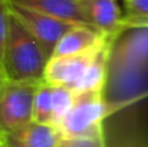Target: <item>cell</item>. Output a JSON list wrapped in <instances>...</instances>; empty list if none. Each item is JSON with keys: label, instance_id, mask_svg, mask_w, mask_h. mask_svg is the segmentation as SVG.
I'll return each instance as SVG.
<instances>
[{"label": "cell", "instance_id": "obj_21", "mask_svg": "<svg viewBox=\"0 0 148 147\" xmlns=\"http://www.w3.org/2000/svg\"><path fill=\"white\" fill-rule=\"evenodd\" d=\"M141 147H148V146H141Z\"/></svg>", "mask_w": 148, "mask_h": 147}, {"label": "cell", "instance_id": "obj_8", "mask_svg": "<svg viewBox=\"0 0 148 147\" xmlns=\"http://www.w3.org/2000/svg\"><path fill=\"white\" fill-rule=\"evenodd\" d=\"M111 38L85 26H73L58 42L53 56H75L92 52L105 45Z\"/></svg>", "mask_w": 148, "mask_h": 147}, {"label": "cell", "instance_id": "obj_19", "mask_svg": "<svg viewBox=\"0 0 148 147\" xmlns=\"http://www.w3.org/2000/svg\"><path fill=\"white\" fill-rule=\"evenodd\" d=\"M0 147H9V146H7V143H3V144H0Z\"/></svg>", "mask_w": 148, "mask_h": 147}, {"label": "cell", "instance_id": "obj_10", "mask_svg": "<svg viewBox=\"0 0 148 147\" xmlns=\"http://www.w3.org/2000/svg\"><path fill=\"white\" fill-rule=\"evenodd\" d=\"M111 42H106L98 50L95 58L92 59L89 68L86 69L85 75L79 81V84L75 88V94L81 92H89V91H103L105 82H106V66H108V58H109V49Z\"/></svg>", "mask_w": 148, "mask_h": 147}, {"label": "cell", "instance_id": "obj_17", "mask_svg": "<svg viewBox=\"0 0 148 147\" xmlns=\"http://www.w3.org/2000/svg\"><path fill=\"white\" fill-rule=\"evenodd\" d=\"M118 147V146H116ZM119 147H141V144H138V143H135L134 140H128L127 143H124V144H121Z\"/></svg>", "mask_w": 148, "mask_h": 147}, {"label": "cell", "instance_id": "obj_9", "mask_svg": "<svg viewBox=\"0 0 148 147\" xmlns=\"http://www.w3.org/2000/svg\"><path fill=\"white\" fill-rule=\"evenodd\" d=\"M62 134L55 126L32 123L19 133L6 136L9 147H59Z\"/></svg>", "mask_w": 148, "mask_h": 147}, {"label": "cell", "instance_id": "obj_3", "mask_svg": "<svg viewBox=\"0 0 148 147\" xmlns=\"http://www.w3.org/2000/svg\"><path fill=\"white\" fill-rule=\"evenodd\" d=\"M40 84L6 82L0 91V128L6 136L19 133L33 123V101Z\"/></svg>", "mask_w": 148, "mask_h": 147}, {"label": "cell", "instance_id": "obj_4", "mask_svg": "<svg viewBox=\"0 0 148 147\" xmlns=\"http://www.w3.org/2000/svg\"><path fill=\"white\" fill-rule=\"evenodd\" d=\"M7 3H9V9L12 14L17 17L26 26V29L42 43L49 59L53 56L55 48L58 42L63 38V35L68 30H71L73 26H78V25L59 20L46 13H42L39 10H35L17 3H12V1H7Z\"/></svg>", "mask_w": 148, "mask_h": 147}, {"label": "cell", "instance_id": "obj_16", "mask_svg": "<svg viewBox=\"0 0 148 147\" xmlns=\"http://www.w3.org/2000/svg\"><path fill=\"white\" fill-rule=\"evenodd\" d=\"M9 81V78H7V74H6V71H4V66H3V62L0 61V91L3 90V87L6 85V82Z\"/></svg>", "mask_w": 148, "mask_h": 147}, {"label": "cell", "instance_id": "obj_13", "mask_svg": "<svg viewBox=\"0 0 148 147\" xmlns=\"http://www.w3.org/2000/svg\"><path fill=\"white\" fill-rule=\"evenodd\" d=\"M128 14L124 17V29L148 28V0H125Z\"/></svg>", "mask_w": 148, "mask_h": 147}, {"label": "cell", "instance_id": "obj_20", "mask_svg": "<svg viewBox=\"0 0 148 147\" xmlns=\"http://www.w3.org/2000/svg\"><path fill=\"white\" fill-rule=\"evenodd\" d=\"M59 147H63V146H62V143H60V144H59Z\"/></svg>", "mask_w": 148, "mask_h": 147}, {"label": "cell", "instance_id": "obj_7", "mask_svg": "<svg viewBox=\"0 0 148 147\" xmlns=\"http://www.w3.org/2000/svg\"><path fill=\"white\" fill-rule=\"evenodd\" d=\"M7 1L17 3V4L39 10V12L46 13L52 17H56L59 20H63V22H68L72 25L85 26V28H91L94 30H98L89 22L79 0H7Z\"/></svg>", "mask_w": 148, "mask_h": 147}, {"label": "cell", "instance_id": "obj_18", "mask_svg": "<svg viewBox=\"0 0 148 147\" xmlns=\"http://www.w3.org/2000/svg\"><path fill=\"white\" fill-rule=\"evenodd\" d=\"M3 143H6V134H4L3 130L0 128V144H3Z\"/></svg>", "mask_w": 148, "mask_h": 147}, {"label": "cell", "instance_id": "obj_12", "mask_svg": "<svg viewBox=\"0 0 148 147\" xmlns=\"http://www.w3.org/2000/svg\"><path fill=\"white\" fill-rule=\"evenodd\" d=\"M53 87V126L59 128L68 112L71 111L76 94L66 87Z\"/></svg>", "mask_w": 148, "mask_h": 147}, {"label": "cell", "instance_id": "obj_6", "mask_svg": "<svg viewBox=\"0 0 148 147\" xmlns=\"http://www.w3.org/2000/svg\"><path fill=\"white\" fill-rule=\"evenodd\" d=\"M94 28L114 39L124 29V17L116 0H79Z\"/></svg>", "mask_w": 148, "mask_h": 147}, {"label": "cell", "instance_id": "obj_15", "mask_svg": "<svg viewBox=\"0 0 148 147\" xmlns=\"http://www.w3.org/2000/svg\"><path fill=\"white\" fill-rule=\"evenodd\" d=\"M63 147H105L103 133L88 136V137H78V139H62Z\"/></svg>", "mask_w": 148, "mask_h": 147}, {"label": "cell", "instance_id": "obj_11", "mask_svg": "<svg viewBox=\"0 0 148 147\" xmlns=\"http://www.w3.org/2000/svg\"><path fill=\"white\" fill-rule=\"evenodd\" d=\"M33 123L53 126V87L42 82L35 94Z\"/></svg>", "mask_w": 148, "mask_h": 147}, {"label": "cell", "instance_id": "obj_1", "mask_svg": "<svg viewBox=\"0 0 148 147\" xmlns=\"http://www.w3.org/2000/svg\"><path fill=\"white\" fill-rule=\"evenodd\" d=\"M1 62L9 81L45 82L49 56L42 43L13 14Z\"/></svg>", "mask_w": 148, "mask_h": 147}, {"label": "cell", "instance_id": "obj_2", "mask_svg": "<svg viewBox=\"0 0 148 147\" xmlns=\"http://www.w3.org/2000/svg\"><path fill=\"white\" fill-rule=\"evenodd\" d=\"M109 114V105L103 91H89L76 94L75 102L59 126L62 139H78L103 133L102 123Z\"/></svg>", "mask_w": 148, "mask_h": 147}, {"label": "cell", "instance_id": "obj_14", "mask_svg": "<svg viewBox=\"0 0 148 147\" xmlns=\"http://www.w3.org/2000/svg\"><path fill=\"white\" fill-rule=\"evenodd\" d=\"M10 9L7 0H0V61L3 59L4 48L7 43L9 32H10Z\"/></svg>", "mask_w": 148, "mask_h": 147}, {"label": "cell", "instance_id": "obj_5", "mask_svg": "<svg viewBox=\"0 0 148 147\" xmlns=\"http://www.w3.org/2000/svg\"><path fill=\"white\" fill-rule=\"evenodd\" d=\"M109 41H112V39H109ZM101 48L95 49L92 52H88V53H84V55L52 56L46 65L45 82L55 85V87H66L71 91H75L76 85L85 75L92 59L95 58V55L98 53Z\"/></svg>", "mask_w": 148, "mask_h": 147}]
</instances>
